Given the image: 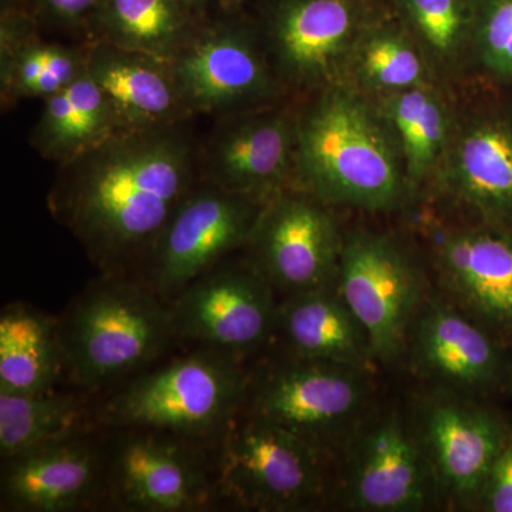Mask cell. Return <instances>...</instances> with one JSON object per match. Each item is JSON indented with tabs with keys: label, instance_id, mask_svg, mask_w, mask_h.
Listing matches in <instances>:
<instances>
[{
	"label": "cell",
	"instance_id": "obj_29",
	"mask_svg": "<svg viewBox=\"0 0 512 512\" xmlns=\"http://www.w3.org/2000/svg\"><path fill=\"white\" fill-rule=\"evenodd\" d=\"M360 66L370 83L384 89L406 90L423 77L420 57L399 37L377 36L363 47Z\"/></svg>",
	"mask_w": 512,
	"mask_h": 512
},
{
	"label": "cell",
	"instance_id": "obj_10",
	"mask_svg": "<svg viewBox=\"0 0 512 512\" xmlns=\"http://www.w3.org/2000/svg\"><path fill=\"white\" fill-rule=\"evenodd\" d=\"M343 453L338 490L350 510H426L437 490L419 437L394 409L365 419L339 448Z\"/></svg>",
	"mask_w": 512,
	"mask_h": 512
},
{
	"label": "cell",
	"instance_id": "obj_20",
	"mask_svg": "<svg viewBox=\"0 0 512 512\" xmlns=\"http://www.w3.org/2000/svg\"><path fill=\"white\" fill-rule=\"evenodd\" d=\"M276 336L286 356L363 370L376 362L365 328L336 285L286 296L279 303Z\"/></svg>",
	"mask_w": 512,
	"mask_h": 512
},
{
	"label": "cell",
	"instance_id": "obj_23",
	"mask_svg": "<svg viewBox=\"0 0 512 512\" xmlns=\"http://www.w3.org/2000/svg\"><path fill=\"white\" fill-rule=\"evenodd\" d=\"M458 197L493 227L512 228V121H481L458 144L451 168Z\"/></svg>",
	"mask_w": 512,
	"mask_h": 512
},
{
	"label": "cell",
	"instance_id": "obj_25",
	"mask_svg": "<svg viewBox=\"0 0 512 512\" xmlns=\"http://www.w3.org/2000/svg\"><path fill=\"white\" fill-rule=\"evenodd\" d=\"M63 375L59 319L23 303L5 306L0 315V392H49Z\"/></svg>",
	"mask_w": 512,
	"mask_h": 512
},
{
	"label": "cell",
	"instance_id": "obj_4",
	"mask_svg": "<svg viewBox=\"0 0 512 512\" xmlns=\"http://www.w3.org/2000/svg\"><path fill=\"white\" fill-rule=\"evenodd\" d=\"M295 174L299 191L325 205L389 210L402 198L399 165L379 124L339 89L296 119Z\"/></svg>",
	"mask_w": 512,
	"mask_h": 512
},
{
	"label": "cell",
	"instance_id": "obj_5",
	"mask_svg": "<svg viewBox=\"0 0 512 512\" xmlns=\"http://www.w3.org/2000/svg\"><path fill=\"white\" fill-rule=\"evenodd\" d=\"M330 454L242 409L212 447L221 503L241 510H315L329 494Z\"/></svg>",
	"mask_w": 512,
	"mask_h": 512
},
{
	"label": "cell",
	"instance_id": "obj_11",
	"mask_svg": "<svg viewBox=\"0 0 512 512\" xmlns=\"http://www.w3.org/2000/svg\"><path fill=\"white\" fill-rule=\"evenodd\" d=\"M336 288L365 328L375 359L390 363L402 355L427 296L406 251L383 235H353L343 241Z\"/></svg>",
	"mask_w": 512,
	"mask_h": 512
},
{
	"label": "cell",
	"instance_id": "obj_30",
	"mask_svg": "<svg viewBox=\"0 0 512 512\" xmlns=\"http://www.w3.org/2000/svg\"><path fill=\"white\" fill-rule=\"evenodd\" d=\"M478 47L488 69L512 79V0H488L478 28Z\"/></svg>",
	"mask_w": 512,
	"mask_h": 512
},
{
	"label": "cell",
	"instance_id": "obj_35",
	"mask_svg": "<svg viewBox=\"0 0 512 512\" xmlns=\"http://www.w3.org/2000/svg\"><path fill=\"white\" fill-rule=\"evenodd\" d=\"M13 0H2L3 10L12 9Z\"/></svg>",
	"mask_w": 512,
	"mask_h": 512
},
{
	"label": "cell",
	"instance_id": "obj_9",
	"mask_svg": "<svg viewBox=\"0 0 512 512\" xmlns=\"http://www.w3.org/2000/svg\"><path fill=\"white\" fill-rule=\"evenodd\" d=\"M249 261H222L170 302L175 339L244 360L276 335L279 302Z\"/></svg>",
	"mask_w": 512,
	"mask_h": 512
},
{
	"label": "cell",
	"instance_id": "obj_13",
	"mask_svg": "<svg viewBox=\"0 0 512 512\" xmlns=\"http://www.w3.org/2000/svg\"><path fill=\"white\" fill-rule=\"evenodd\" d=\"M168 64L192 116L224 119L254 111L274 96L261 47L235 23L201 25Z\"/></svg>",
	"mask_w": 512,
	"mask_h": 512
},
{
	"label": "cell",
	"instance_id": "obj_22",
	"mask_svg": "<svg viewBox=\"0 0 512 512\" xmlns=\"http://www.w3.org/2000/svg\"><path fill=\"white\" fill-rule=\"evenodd\" d=\"M123 130L106 94L84 70L66 89L45 99L30 143L40 156L60 167Z\"/></svg>",
	"mask_w": 512,
	"mask_h": 512
},
{
	"label": "cell",
	"instance_id": "obj_21",
	"mask_svg": "<svg viewBox=\"0 0 512 512\" xmlns=\"http://www.w3.org/2000/svg\"><path fill=\"white\" fill-rule=\"evenodd\" d=\"M353 25L348 0H285L271 25L279 72L298 86H315L342 55Z\"/></svg>",
	"mask_w": 512,
	"mask_h": 512
},
{
	"label": "cell",
	"instance_id": "obj_37",
	"mask_svg": "<svg viewBox=\"0 0 512 512\" xmlns=\"http://www.w3.org/2000/svg\"><path fill=\"white\" fill-rule=\"evenodd\" d=\"M508 380H510L512 386V363L510 365V369H508Z\"/></svg>",
	"mask_w": 512,
	"mask_h": 512
},
{
	"label": "cell",
	"instance_id": "obj_8",
	"mask_svg": "<svg viewBox=\"0 0 512 512\" xmlns=\"http://www.w3.org/2000/svg\"><path fill=\"white\" fill-rule=\"evenodd\" d=\"M265 205L201 180L185 195L138 268L137 278L171 302L239 248Z\"/></svg>",
	"mask_w": 512,
	"mask_h": 512
},
{
	"label": "cell",
	"instance_id": "obj_18",
	"mask_svg": "<svg viewBox=\"0 0 512 512\" xmlns=\"http://www.w3.org/2000/svg\"><path fill=\"white\" fill-rule=\"evenodd\" d=\"M407 345L424 376L458 392H488L508 370L493 333L439 296L421 303Z\"/></svg>",
	"mask_w": 512,
	"mask_h": 512
},
{
	"label": "cell",
	"instance_id": "obj_32",
	"mask_svg": "<svg viewBox=\"0 0 512 512\" xmlns=\"http://www.w3.org/2000/svg\"><path fill=\"white\" fill-rule=\"evenodd\" d=\"M478 507L488 512H512V436L488 473Z\"/></svg>",
	"mask_w": 512,
	"mask_h": 512
},
{
	"label": "cell",
	"instance_id": "obj_36",
	"mask_svg": "<svg viewBox=\"0 0 512 512\" xmlns=\"http://www.w3.org/2000/svg\"><path fill=\"white\" fill-rule=\"evenodd\" d=\"M190 2L194 3V5L201 6L205 5V3H210L212 0H190ZM221 3V0H218Z\"/></svg>",
	"mask_w": 512,
	"mask_h": 512
},
{
	"label": "cell",
	"instance_id": "obj_12",
	"mask_svg": "<svg viewBox=\"0 0 512 512\" xmlns=\"http://www.w3.org/2000/svg\"><path fill=\"white\" fill-rule=\"evenodd\" d=\"M342 247L326 205L306 192L285 190L262 210L248 261L286 298L335 286Z\"/></svg>",
	"mask_w": 512,
	"mask_h": 512
},
{
	"label": "cell",
	"instance_id": "obj_28",
	"mask_svg": "<svg viewBox=\"0 0 512 512\" xmlns=\"http://www.w3.org/2000/svg\"><path fill=\"white\" fill-rule=\"evenodd\" d=\"M389 110L402 141L407 171L417 183L430 170L443 146L446 137L443 109L436 97L414 86L397 94Z\"/></svg>",
	"mask_w": 512,
	"mask_h": 512
},
{
	"label": "cell",
	"instance_id": "obj_27",
	"mask_svg": "<svg viewBox=\"0 0 512 512\" xmlns=\"http://www.w3.org/2000/svg\"><path fill=\"white\" fill-rule=\"evenodd\" d=\"M86 70L83 50L45 42L36 30L13 45L0 47L2 103L47 99L66 89Z\"/></svg>",
	"mask_w": 512,
	"mask_h": 512
},
{
	"label": "cell",
	"instance_id": "obj_14",
	"mask_svg": "<svg viewBox=\"0 0 512 512\" xmlns=\"http://www.w3.org/2000/svg\"><path fill=\"white\" fill-rule=\"evenodd\" d=\"M100 429L3 460L2 511L69 512L106 501L107 440Z\"/></svg>",
	"mask_w": 512,
	"mask_h": 512
},
{
	"label": "cell",
	"instance_id": "obj_1",
	"mask_svg": "<svg viewBox=\"0 0 512 512\" xmlns=\"http://www.w3.org/2000/svg\"><path fill=\"white\" fill-rule=\"evenodd\" d=\"M195 184L194 147L180 124L123 130L60 165L47 205L100 274L133 275Z\"/></svg>",
	"mask_w": 512,
	"mask_h": 512
},
{
	"label": "cell",
	"instance_id": "obj_19",
	"mask_svg": "<svg viewBox=\"0 0 512 512\" xmlns=\"http://www.w3.org/2000/svg\"><path fill=\"white\" fill-rule=\"evenodd\" d=\"M86 70L124 130L175 126L190 119L170 64L107 43L86 46Z\"/></svg>",
	"mask_w": 512,
	"mask_h": 512
},
{
	"label": "cell",
	"instance_id": "obj_31",
	"mask_svg": "<svg viewBox=\"0 0 512 512\" xmlns=\"http://www.w3.org/2000/svg\"><path fill=\"white\" fill-rule=\"evenodd\" d=\"M421 35L440 53L456 47L461 30L457 0H409Z\"/></svg>",
	"mask_w": 512,
	"mask_h": 512
},
{
	"label": "cell",
	"instance_id": "obj_15",
	"mask_svg": "<svg viewBox=\"0 0 512 512\" xmlns=\"http://www.w3.org/2000/svg\"><path fill=\"white\" fill-rule=\"evenodd\" d=\"M417 437L437 490L457 503L478 505L488 473L511 433L493 410L444 396L424 404Z\"/></svg>",
	"mask_w": 512,
	"mask_h": 512
},
{
	"label": "cell",
	"instance_id": "obj_33",
	"mask_svg": "<svg viewBox=\"0 0 512 512\" xmlns=\"http://www.w3.org/2000/svg\"><path fill=\"white\" fill-rule=\"evenodd\" d=\"M101 3L103 0H36V8L57 25L69 28L86 25L89 28Z\"/></svg>",
	"mask_w": 512,
	"mask_h": 512
},
{
	"label": "cell",
	"instance_id": "obj_6",
	"mask_svg": "<svg viewBox=\"0 0 512 512\" xmlns=\"http://www.w3.org/2000/svg\"><path fill=\"white\" fill-rule=\"evenodd\" d=\"M366 372L286 356L259 375H249L242 409L332 454L369 413L372 390Z\"/></svg>",
	"mask_w": 512,
	"mask_h": 512
},
{
	"label": "cell",
	"instance_id": "obj_16",
	"mask_svg": "<svg viewBox=\"0 0 512 512\" xmlns=\"http://www.w3.org/2000/svg\"><path fill=\"white\" fill-rule=\"evenodd\" d=\"M296 119L285 111L224 117L204 157L202 180L268 204L295 168Z\"/></svg>",
	"mask_w": 512,
	"mask_h": 512
},
{
	"label": "cell",
	"instance_id": "obj_7",
	"mask_svg": "<svg viewBox=\"0 0 512 512\" xmlns=\"http://www.w3.org/2000/svg\"><path fill=\"white\" fill-rule=\"evenodd\" d=\"M107 440L106 503L128 512H192L221 503L211 448L151 429Z\"/></svg>",
	"mask_w": 512,
	"mask_h": 512
},
{
	"label": "cell",
	"instance_id": "obj_2",
	"mask_svg": "<svg viewBox=\"0 0 512 512\" xmlns=\"http://www.w3.org/2000/svg\"><path fill=\"white\" fill-rule=\"evenodd\" d=\"M64 375L93 396L153 366L175 342L170 302L136 275L101 274L59 319Z\"/></svg>",
	"mask_w": 512,
	"mask_h": 512
},
{
	"label": "cell",
	"instance_id": "obj_34",
	"mask_svg": "<svg viewBox=\"0 0 512 512\" xmlns=\"http://www.w3.org/2000/svg\"><path fill=\"white\" fill-rule=\"evenodd\" d=\"M244 2V0H221V5L224 6H234L238 5V3Z\"/></svg>",
	"mask_w": 512,
	"mask_h": 512
},
{
	"label": "cell",
	"instance_id": "obj_17",
	"mask_svg": "<svg viewBox=\"0 0 512 512\" xmlns=\"http://www.w3.org/2000/svg\"><path fill=\"white\" fill-rule=\"evenodd\" d=\"M436 268L450 301L488 332L512 338V229L448 232L436 241Z\"/></svg>",
	"mask_w": 512,
	"mask_h": 512
},
{
	"label": "cell",
	"instance_id": "obj_24",
	"mask_svg": "<svg viewBox=\"0 0 512 512\" xmlns=\"http://www.w3.org/2000/svg\"><path fill=\"white\" fill-rule=\"evenodd\" d=\"M190 0H103L89 25L90 43L170 63L200 28Z\"/></svg>",
	"mask_w": 512,
	"mask_h": 512
},
{
	"label": "cell",
	"instance_id": "obj_3",
	"mask_svg": "<svg viewBox=\"0 0 512 512\" xmlns=\"http://www.w3.org/2000/svg\"><path fill=\"white\" fill-rule=\"evenodd\" d=\"M244 360L201 348L150 366L97 406L101 429H151L215 446L244 407Z\"/></svg>",
	"mask_w": 512,
	"mask_h": 512
},
{
	"label": "cell",
	"instance_id": "obj_26",
	"mask_svg": "<svg viewBox=\"0 0 512 512\" xmlns=\"http://www.w3.org/2000/svg\"><path fill=\"white\" fill-rule=\"evenodd\" d=\"M90 394L49 390L0 392V456L8 460L33 448L100 427Z\"/></svg>",
	"mask_w": 512,
	"mask_h": 512
}]
</instances>
